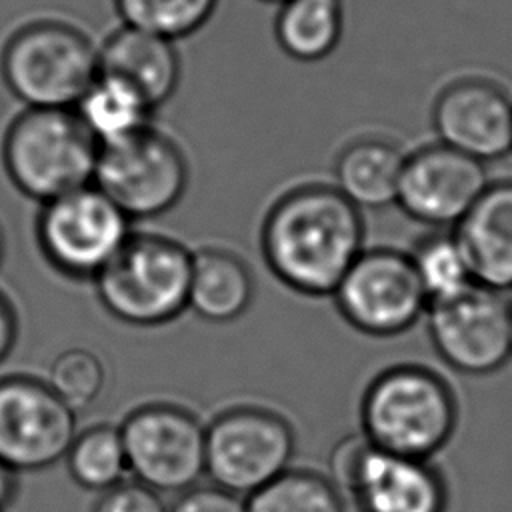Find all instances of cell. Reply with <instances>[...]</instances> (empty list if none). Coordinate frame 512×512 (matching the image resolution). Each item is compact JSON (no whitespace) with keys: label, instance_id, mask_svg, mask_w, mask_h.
Instances as JSON below:
<instances>
[{"label":"cell","instance_id":"cell-1","mask_svg":"<svg viewBox=\"0 0 512 512\" xmlns=\"http://www.w3.org/2000/svg\"><path fill=\"white\" fill-rule=\"evenodd\" d=\"M272 274L304 296H332L364 250V220L336 186L302 184L268 210L260 232Z\"/></svg>","mask_w":512,"mask_h":512},{"label":"cell","instance_id":"cell-2","mask_svg":"<svg viewBox=\"0 0 512 512\" xmlns=\"http://www.w3.org/2000/svg\"><path fill=\"white\" fill-rule=\"evenodd\" d=\"M362 436L374 448L430 460L458 424L448 382L420 364H396L368 384L360 404Z\"/></svg>","mask_w":512,"mask_h":512},{"label":"cell","instance_id":"cell-3","mask_svg":"<svg viewBox=\"0 0 512 512\" xmlns=\"http://www.w3.org/2000/svg\"><path fill=\"white\" fill-rule=\"evenodd\" d=\"M98 72V46L58 18L20 24L0 52V76L26 108H74Z\"/></svg>","mask_w":512,"mask_h":512},{"label":"cell","instance_id":"cell-4","mask_svg":"<svg viewBox=\"0 0 512 512\" xmlns=\"http://www.w3.org/2000/svg\"><path fill=\"white\" fill-rule=\"evenodd\" d=\"M100 144L74 108H24L2 138V164L24 196L44 204L92 184Z\"/></svg>","mask_w":512,"mask_h":512},{"label":"cell","instance_id":"cell-5","mask_svg":"<svg viewBox=\"0 0 512 512\" xmlns=\"http://www.w3.org/2000/svg\"><path fill=\"white\" fill-rule=\"evenodd\" d=\"M192 252L162 234H130L114 258L96 274L100 304L116 320L150 328L188 310Z\"/></svg>","mask_w":512,"mask_h":512},{"label":"cell","instance_id":"cell-6","mask_svg":"<svg viewBox=\"0 0 512 512\" xmlns=\"http://www.w3.org/2000/svg\"><path fill=\"white\" fill-rule=\"evenodd\" d=\"M188 160L182 148L152 124L98 148L92 184L130 220L170 212L188 188Z\"/></svg>","mask_w":512,"mask_h":512},{"label":"cell","instance_id":"cell-7","mask_svg":"<svg viewBox=\"0 0 512 512\" xmlns=\"http://www.w3.org/2000/svg\"><path fill=\"white\" fill-rule=\"evenodd\" d=\"M130 222L102 190L88 184L42 204L36 240L54 270L94 280L132 234Z\"/></svg>","mask_w":512,"mask_h":512},{"label":"cell","instance_id":"cell-8","mask_svg":"<svg viewBox=\"0 0 512 512\" xmlns=\"http://www.w3.org/2000/svg\"><path fill=\"white\" fill-rule=\"evenodd\" d=\"M296 436L268 408L234 406L206 426V474L214 486L250 496L290 468Z\"/></svg>","mask_w":512,"mask_h":512},{"label":"cell","instance_id":"cell-9","mask_svg":"<svg viewBox=\"0 0 512 512\" xmlns=\"http://www.w3.org/2000/svg\"><path fill=\"white\" fill-rule=\"evenodd\" d=\"M332 482L360 512H444L446 484L430 460L374 448L348 436L332 452Z\"/></svg>","mask_w":512,"mask_h":512},{"label":"cell","instance_id":"cell-10","mask_svg":"<svg viewBox=\"0 0 512 512\" xmlns=\"http://www.w3.org/2000/svg\"><path fill=\"white\" fill-rule=\"evenodd\" d=\"M134 480L156 492H184L206 474V426L186 408L152 402L118 426Z\"/></svg>","mask_w":512,"mask_h":512},{"label":"cell","instance_id":"cell-11","mask_svg":"<svg viewBox=\"0 0 512 512\" xmlns=\"http://www.w3.org/2000/svg\"><path fill=\"white\" fill-rule=\"evenodd\" d=\"M428 336L452 370L486 376L512 358V298L472 284L464 292L428 304Z\"/></svg>","mask_w":512,"mask_h":512},{"label":"cell","instance_id":"cell-12","mask_svg":"<svg viewBox=\"0 0 512 512\" xmlns=\"http://www.w3.org/2000/svg\"><path fill=\"white\" fill-rule=\"evenodd\" d=\"M332 298L340 316L368 336L402 334L428 310L410 254L392 248L362 250Z\"/></svg>","mask_w":512,"mask_h":512},{"label":"cell","instance_id":"cell-13","mask_svg":"<svg viewBox=\"0 0 512 512\" xmlns=\"http://www.w3.org/2000/svg\"><path fill=\"white\" fill-rule=\"evenodd\" d=\"M76 436V412L46 380L0 378V460L12 470L38 472L62 460Z\"/></svg>","mask_w":512,"mask_h":512},{"label":"cell","instance_id":"cell-14","mask_svg":"<svg viewBox=\"0 0 512 512\" xmlns=\"http://www.w3.org/2000/svg\"><path fill=\"white\" fill-rule=\"evenodd\" d=\"M488 184L484 162L436 142L406 154L396 204L422 224L454 226Z\"/></svg>","mask_w":512,"mask_h":512},{"label":"cell","instance_id":"cell-15","mask_svg":"<svg viewBox=\"0 0 512 512\" xmlns=\"http://www.w3.org/2000/svg\"><path fill=\"white\" fill-rule=\"evenodd\" d=\"M432 128L440 144L486 164L512 152V98L488 78H458L438 92Z\"/></svg>","mask_w":512,"mask_h":512},{"label":"cell","instance_id":"cell-16","mask_svg":"<svg viewBox=\"0 0 512 512\" xmlns=\"http://www.w3.org/2000/svg\"><path fill=\"white\" fill-rule=\"evenodd\" d=\"M452 234L476 284L512 292V180L490 182Z\"/></svg>","mask_w":512,"mask_h":512},{"label":"cell","instance_id":"cell-17","mask_svg":"<svg viewBox=\"0 0 512 512\" xmlns=\"http://www.w3.org/2000/svg\"><path fill=\"white\" fill-rule=\"evenodd\" d=\"M100 72L136 88L156 110L180 86L182 62L174 40L120 24L98 46Z\"/></svg>","mask_w":512,"mask_h":512},{"label":"cell","instance_id":"cell-18","mask_svg":"<svg viewBox=\"0 0 512 512\" xmlns=\"http://www.w3.org/2000/svg\"><path fill=\"white\" fill-rule=\"evenodd\" d=\"M254 298V276L246 262L224 248L192 252L188 310L206 322L238 320Z\"/></svg>","mask_w":512,"mask_h":512},{"label":"cell","instance_id":"cell-19","mask_svg":"<svg viewBox=\"0 0 512 512\" xmlns=\"http://www.w3.org/2000/svg\"><path fill=\"white\" fill-rule=\"evenodd\" d=\"M406 154L388 138L362 136L348 142L336 156V188L360 210L396 202Z\"/></svg>","mask_w":512,"mask_h":512},{"label":"cell","instance_id":"cell-20","mask_svg":"<svg viewBox=\"0 0 512 512\" xmlns=\"http://www.w3.org/2000/svg\"><path fill=\"white\" fill-rule=\"evenodd\" d=\"M344 34L342 0H284L274 18L280 50L298 62L328 58Z\"/></svg>","mask_w":512,"mask_h":512},{"label":"cell","instance_id":"cell-21","mask_svg":"<svg viewBox=\"0 0 512 512\" xmlns=\"http://www.w3.org/2000/svg\"><path fill=\"white\" fill-rule=\"evenodd\" d=\"M74 112L102 146L148 128L154 108L124 80L98 72Z\"/></svg>","mask_w":512,"mask_h":512},{"label":"cell","instance_id":"cell-22","mask_svg":"<svg viewBox=\"0 0 512 512\" xmlns=\"http://www.w3.org/2000/svg\"><path fill=\"white\" fill-rule=\"evenodd\" d=\"M64 460L70 478L80 488L100 494L130 474L120 428L112 424H96L76 432Z\"/></svg>","mask_w":512,"mask_h":512},{"label":"cell","instance_id":"cell-23","mask_svg":"<svg viewBox=\"0 0 512 512\" xmlns=\"http://www.w3.org/2000/svg\"><path fill=\"white\" fill-rule=\"evenodd\" d=\"M246 512H346L344 496L332 478L288 468L244 500Z\"/></svg>","mask_w":512,"mask_h":512},{"label":"cell","instance_id":"cell-24","mask_svg":"<svg viewBox=\"0 0 512 512\" xmlns=\"http://www.w3.org/2000/svg\"><path fill=\"white\" fill-rule=\"evenodd\" d=\"M428 304L448 300L474 284L468 262L452 232H432L410 252Z\"/></svg>","mask_w":512,"mask_h":512},{"label":"cell","instance_id":"cell-25","mask_svg":"<svg viewBox=\"0 0 512 512\" xmlns=\"http://www.w3.org/2000/svg\"><path fill=\"white\" fill-rule=\"evenodd\" d=\"M220 0H114L122 24L180 40L192 36L216 12Z\"/></svg>","mask_w":512,"mask_h":512},{"label":"cell","instance_id":"cell-26","mask_svg":"<svg viewBox=\"0 0 512 512\" xmlns=\"http://www.w3.org/2000/svg\"><path fill=\"white\" fill-rule=\"evenodd\" d=\"M50 388L74 412L90 406L102 394L106 384V368L98 354L84 346L62 350L50 364Z\"/></svg>","mask_w":512,"mask_h":512},{"label":"cell","instance_id":"cell-27","mask_svg":"<svg viewBox=\"0 0 512 512\" xmlns=\"http://www.w3.org/2000/svg\"><path fill=\"white\" fill-rule=\"evenodd\" d=\"M92 512H168L160 492L138 480H122L100 494Z\"/></svg>","mask_w":512,"mask_h":512},{"label":"cell","instance_id":"cell-28","mask_svg":"<svg viewBox=\"0 0 512 512\" xmlns=\"http://www.w3.org/2000/svg\"><path fill=\"white\" fill-rule=\"evenodd\" d=\"M168 512H246L242 496L220 486H192L184 490Z\"/></svg>","mask_w":512,"mask_h":512},{"label":"cell","instance_id":"cell-29","mask_svg":"<svg viewBox=\"0 0 512 512\" xmlns=\"http://www.w3.org/2000/svg\"><path fill=\"white\" fill-rule=\"evenodd\" d=\"M18 338V314L10 298L0 292V364L10 356Z\"/></svg>","mask_w":512,"mask_h":512},{"label":"cell","instance_id":"cell-30","mask_svg":"<svg viewBox=\"0 0 512 512\" xmlns=\"http://www.w3.org/2000/svg\"><path fill=\"white\" fill-rule=\"evenodd\" d=\"M18 496V472L0 460V512H6Z\"/></svg>","mask_w":512,"mask_h":512},{"label":"cell","instance_id":"cell-31","mask_svg":"<svg viewBox=\"0 0 512 512\" xmlns=\"http://www.w3.org/2000/svg\"><path fill=\"white\" fill-rule=\"evenodd\" d=\"M4 250H6V240H4L2 226H0V264H2V260H4Z\"/></svg>","mask_w":512,"mask_h":512},{"label":"cell","instance_id":"cell-32","mask_svg":"<svg viewBox=\"0 0 512 512\" xmlns=\"http://www.w3.org/2000/svg\"><path fill=\"white\" fill-rule=\"evenodd\" d=\"M260 2H272V4H282L284 0H260Z\"/></svg>","mask_w":512,"mask_h":512}]
</instances>
